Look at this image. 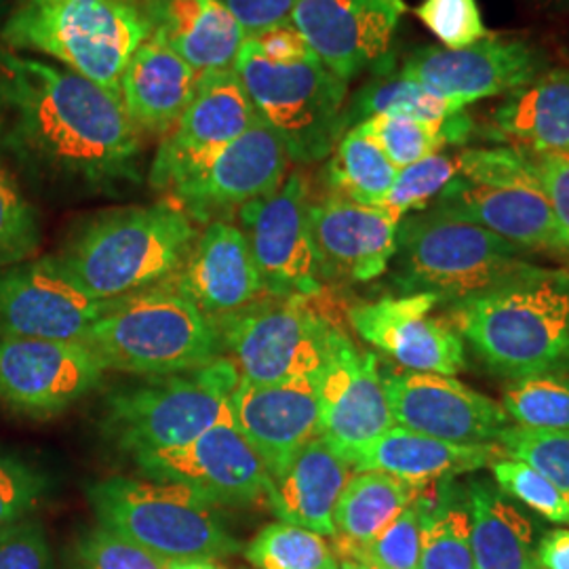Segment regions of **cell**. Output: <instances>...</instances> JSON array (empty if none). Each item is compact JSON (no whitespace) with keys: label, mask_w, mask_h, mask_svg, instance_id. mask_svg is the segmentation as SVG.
<instances>
[{"label":"cell","mask_w":569,"mask_h":569,"mask_svg":"<svg viewBox=\"0 0 569 569\" xmlns=\"http://www.w3.org/2000/svg\"><path fill=\"white\" fill-rule=\"evenodd\" d=\"M397 171L382 148L357 124L346 131L329 154L327 186L331 194L348 201L380 207L387 201Z\"/></svg>","instance_id":"34"},{"label":"cell","mask_w":569,"mask_h":569,"mask_svg":"<svg viewBox=\"0 0 569 569\" xmlns=\"http://www.w3.org/2000/svg\"><path fill=\"white\" fill-rule=\"evenodd\" d=\"M395 427L458 446L498 443L515 427L502 403L451 376L403 371L385 378Z\"/></svg>","instance_id":"18"},{"label":"cell","mask_w":569,"mask_h":569,"mask_svg":"<svg viewBox=\"0 0 569 569\" xmlns=\"http://www.w3.org/2000/svg\"><path fill=\"white\" fill-rule=\"evenodd\" d=\"M230 411L232 425L260 456L270 479L281 475L296 453L321 435L317 376L281 385L239 380Z\"/></svg>","instance_id":"23"},{"label":"cell","mask_w":569,"mask_h":569,"mask_svg":"<svg viewBox=\"0 0 569 569\" xmlns=\"http://www.w3.org/2000/svg\"><path fill=\"white\" fill-rule=\"evenodd\" d=\"M481 136L526 152L569 150V68H549L502 96Z\"/></svg>","instance_id":"30"},{"label":"cell","mask_w":569,"mask_h":569,"mask_svg":"<svg viewBox=\"0 0 569 569\" xmlns=\"http://www.w3.org/2000/svg\"><path fill=\"white\" fill-rule=\"evenodd\" d=\"M435 483H413L378 470H357L333 510L336 555L369 545Z\"/></svg>","instance_id":"32"},{"label":"cell","mask_w":569,"mask_h":569,"mask_svg":"<svg viewBox=\"0 0 569 569\" xmlns=\"http://www.w3.org/2000/svg\"><path fill=\"white\" fill-rule=\"evenodd\" d=\"M241 21L247 37H256L266 28L291 20L293 9L300 0H222Z\"/></svg>","instance_id":"50"},{"label":"cell","mask_w":569,"mask_h":569,"mask_svg":"<svg viewBox=\"0 0 569 569\" xmlns=\"http://www.w3.org/2000/svg\"><path fill=\"white\" fill-rule=\"evenodd\" d=\"M507 458L526 462L545 475L569 500V432L510 427L498 439Z\"/></svg>","instance_id":"42"},{"label":"cell","mask_w":569,"mask_h":569,"mask_svg":"<svg viewBox=\"0 0 569 569\" xmlns=\"http://www.w3.org/2000/svg\"><path fill=\"white\" fill-rule=\"evenodd\" d=\"M399 220L385 207L327 194L310 204V232L323 281L367 283L387 272L397 251Z\"/></svg>","instance_id":"24"},{"label":"cell","mask_w":569,"mask_h":569,"mask_svg":"<svg viewBox=\"0 0 569 569\" xmlns=\"http://www.w3.org/2000/svg\"><path fill=\"white\" fill-rule=\"evenodd\" d=\"M98 523L122 538L173 559H224L241 550L222 507L173 481L110 477L89 488Z\"/></svg>","instance_id":"8"},{"label":"cell","mask_w":569,"mask_h":569,"mask_svg":"<svg viewBox=\"0 0 569 569\" xmlns=\"http://www.w3.org/2000/svg\"><path fill=\"white\" fill-rule=\"evenodd\" d=\"M143 7L152 37L199 74L232 68L247 41L241 21L222 0H148Z\"/></svg>","instance_id":"27"},{"label":"cell","mask_w":569,"mask_h":569,"mask_svg":"<svg viewBox=\"0 0 569 569\" xmlns=\"http://www.w3.org/2000/svg\"><path fill=\"white\" fill-rule=\"evenodd\" d=\"M392 264L401 296L432 293L448 306L545 268L529 262L521 247L435 207L399 222Z\"/></svg>","instance_id":"5"},{"label":"cell","mask_w":569,"mask_h":569,"mask_svg":"<svg viewBox=\"0 0 569 569\" xmlns=\"http://www.w3.org/2000/svg\"><path fill=\"white\" fill-rule=\"evenodd\" d=\"M197 237L176 203L124 207L81 226L56 262L87 296L112 302L171 279Z\"/></svg>","instance_id":"3"},{"label":"cell","mask_w":569,"mask_h":569,"mask_svg":"<svg viewBox=\"0 0 569 569\" xmlns=\"http://www.w3.org/2000/svg\"><path fill=\"white\" fill-rule=\"evenodd\" d=\"M106 371L84 342L0 338V406L51 418L100 387Z\"/></svg>","instance_id":"13"},{"label":"cell","mask_w":569,"mask_h":569,"mask_svg":"<svg viewBox=\"0 0 569 569\" xmlns=\"http://www.w3.org/2000/svg\"><path fill=\"white\" fill-rule=\"evenodd\" d=\"M359 127L382 148L388 161L397 169L443 152L448 146H462L477 133V122L465 110L446 121L376 114L359 122Z\"/></svg>","instance_id":"33"},{"label":"cell","mask_w":569,"mask_h":569,"mask_svg":"<svg viewBox=\"0 0 569 569\" xmlns=\"http://www.w3.org/2000/svg\"><path fill=\"white\" fill-rule=\"evenodd\" d=\"M108 305L87 296L56 258L0 268V338L84 342Z\"/></svg>","instance_id":"17"},{"label":"cell","mask_w":569,"mask_h":569,"mask_svg":"<svg viewBox=\"0 0 569 569\" xmlns=\"http://www.w3.org/2000/svg\"><path fill=\"white\" fill-rule=\"evenodd\" d=\"M44 477L18 458L0 453V528L28 517L44 493Z\"/></svg>","instance_id":"46"},{"label":"cell","mask_w":569,"mask_h":569,"mask_svg":"<svg viewBox=\"0 0 569 569\" xmlns=\"http://www.w3.org/2000/svg\"><path fill=\"white\" fill-rule=\"evenodd\" d=\"M420 569H477L467 483L456 477L441 479L435 486L422 533Z\"/></svg>","instance_id":"35"},{"label":"cell","mask_w":569,"mask_h":569,"mask_svg":"<svg viewBox=\"0 0 569 569\" xmlns=\"http://www.w3.org/2000/svg\"><path fill=\"white\" fill-rule=\"evenodd\" d=\"M477 569H542L536 559L533 523L515 500L483 477L467 481Z\"/></svg>","instance_id":"31"},{"label":"cell","mask_w":569,"mask_h":569,"mask_svg":"<svg viewBox=\"0 0 569 569\" xmlns=\"http://www.w3.org/2000/svg\"><path fill=\"white\" fill-rule=\"evenodd\" d=\"M234 72L258 117L279 136L289 161L310 164L327 159L345 136L348 82L321 60L272 63L247 37Z\"/></svg>","instance_id":"10"},{"label":"cell","mask_w":569,"mask_h":569,"mask_svg":"<svg viewBox=\"0 0 569 569\" xmlns=\"http://www.w3.org/2000/svg\"><path fill=\"white\" fill-rule=\"evenodd\" d=\"M413 13L448 49L470 47L489 37L477 0H422Z\"/></svg>","instance_id":"44"},{"label":"cell","mask_w":569,"mask_h":569,"mask_svg":"<svg viewBox=\"0 0 569 569\" xmlns=\"http://www.w3.org/2000/svg\"><path fill=\"white\" fill-rule=\"evenodd\" d=\"M547 70L549 60L536 44L488 37L462 49L420 47L407 56L399 74L468 106L502 98Z\"/></svg>","instance_id":"15"},{"label":"cell","mask_w":569,"mask_h":569,"mask_svg":"<svg viewBox=\"0 0 569 569\" xmlns=\"http://www.w3.org/2000/svg\"><path fill=\"white\" fill-rule=\"evenodd\" d=\"M164 569H226L218 559L207 557H194V559H173L167 561Z\"/></svg>","instance_id":"52"},{"label":"cell","mask_w":569,"mask_h":569,"mask_svg":"<svg viewBox=\"0 0 569 569\" xmlns=\"http://www.w3.org/2000/svg\"><path fill=\"white\" fill-rule=\"evenodd\" d=\"M517 427L569 432V378L561 373L512 382L502 401Z\"/></svg>","instance_id":"39"},{"label":"cell","mask_w":569,"mask_h":569,"mask_svg":"<svg viewBox=\"0 0 569 569\" xmlns=\"http://www.w3.org/2000/svg\"><path fill=\"white\" fill-rule=\"evenodd\" d=\"M152 34L142 0H20L0 39L37 51L121 98L127 63Z\"/></svg>","instance_id":"4"},{"label":"cell","mask_w":569,"mask_h":569,"mask_svg":"<svg viewBox=\"0 0 569 569\" xmlns=\"http://www.w3.org/2000/svg\"><path fill=\"white\" fill-rule=\"evenodd\" d=\"M167 561L112 529H87L77 542V569H164Z\"/></svg>","instance_id":"45"},{"label":"cell","mask_w":569,"mask_h":569,"mask_svg":"<svg viewBox=\"0 0 569 569\" xmlns=\"http://www.w3.org/2000/svg\"><path fill=\"white\" fill-rule=\"evenodd\" d=\"M239 371L230 359L157 376L140 387L112 395L106 428L114 443L133 458L182 448L222 422H232L230 399Z\"/></svg>","instance_id":"9"},{"label":"cell","mask_w":569,"mask_h":569,"mask_svg":"<svg viewBox=\"0 0 569 569\" xmlns=\"http://www.w3.org/2000/svg\"><path fill=\"white\" fill-rule=\"evenodd\" d=\"M0 140L32 173L91 190L136 180L142 154L119 96L11 49H0Z\"/></svg>","instance_id":"1"},{"label":"cell","mask_w":569,"mask_h":569,"mask_svg":"<svg viewBox=\"0 0 569 569\" xmlns=\"http://www.w3.org/2000/svg\"><path fill=\"white\" fill-rule=\"evenodd\" d=\"M406 0H300L291 21L317 58L342 81L390 72Z\"/></svg>","instance_id":"16"},{"label":"cell","mask_w":569,"mask_h":569,"mask_svg":"<svg viewBox=\"0 0 569 569\" xmlns=\"http://www.w3.org/2000/svg\"><path fill=\"white\" fill-rule=\"evenodd\" d=\"M244 559L256 569H342L326 536L283 521L260 529Z\"/></svg>","instance_id":"37"},{"label":"cell","mask_w":569,"mask_h":569,"mask_svg":"<svg viewBox=\"0 0 569 569\" xmlns=\"http://www.w3.org/2000/svg\"><path fill=\"white\" fill-rule=\"evenodd\" d=\"M256 49L272 63H305V61L319 60L317 53L310 49L302 32L296 28L291 20L281 21L277 26H270L256 37H249Z\"/></svg>","instance_id":"49"},{"label":"cell","mask_w":569,"mask_h":569,"mask_svg":"<svg viewBox=\"0 0 569 569\" xmlns=\"http://www.w3.org/2000/svg\"><path fill=\"white\" fill-rule=\"evenodd\" d=\"M467 106L443 98L427 89L420 82L406 79L401 74L382 72L363 84L345 108V129L366 121L376 114H401L425 121H446L462 112Z\"/></svg>","instance_id":"36"},{"label":"cell","mask_w":569,"mask_h":569,"mask_svg":"<svg viewBox=\"0 0 569 569\" xmlns=\"http://www.w3.org/2000/svg\"><path fill=\"white\" fill-rule=\"evenodd\" d=\"M439 305L432 293L388 296L352 306L348 319L363 342L392 357L407 371L456 378L467 366L465 340L446 319L430 315Z\"/></svg>","instance_id":"21"},{"label":"cell","mask_w":569,"mask_h":569,"mask_svg":"<svg viewBox=\"0 0 569 569\" xmlns=\"http://www.w3.org/2000/svg\"><path fill=\"white\" fill-rule=\"evenodd\" d=\"M310 186L293 171L270 194L239 209V222L264 284V296L312 298L323 277L310 232Z\"/></svg>","instance_id":"12"},{"label":"cell","mask_w":569,"mask_h":569,"mask_svg":"<svg viewBox=\"0 0 569 569\" xmlns=\"http://www.w3.org/2000/svg\"><path fill=\"white\" fill-rule=\"evenodd\" d=\"M11 11H13V0H0V32H2L4 23L9 20Z\"/></svg>","instance_id":"53"},{"label":"cell","mask_w":569,"mask_h":569,"mask_svg":"<svg viewBox=\"0 0 569 569\" xmlns=\"http://www.w3.org/2000/svg\"><path fill=\"white\" fill-rule=\"evenodd\" d=\"M207 317L220 319L264 296V284L239 226L209 222L182 268L167 279Z\"/></svg>","instance_id":"25"},{"label":"cell","mask_w":569,"mask_h":569,"mask_svg":"<svg viewBox=\"0 0 569 569\" xmlns=\"http://www.w3.org/2000/svg\"><path fill=\"white\" fill-rule=\"evenodd\" d=\"M142 2H148V0H142Z\"/></svg>","instance_id":"56"},{"label":"cell","mask_w":569,"mask_h":569,"mask_svg":"<svg viewBox=\"0 0 569 569\" xmlns=\"http://www.w3.org/2000/svg\"><path fill=\"white\" fill-rule=\"evenodd\" d=\"M315 298V296H312ZM312 298L262 296L256 302L213 319L224 355L251 385H281L317 376L345 331Z\"/></svg>","instance_id":"11"},{"label":"cell","mask_w":569,"mask_h":569,"mask_svg":"<svg viewBox=\"0 0 569 569\" xmlns=\"http://www.w3.org/2000/svg\"><path fill=\"white\" fill-rule=\"evenodd\" d=\"M352 475L345 456L319 435L270 479L264 500L279 521L333 538V510Z\"/></svg>","instance_id":"26"},{"label":"cell","mask_w":569,"mask_h":569,"mask_svg":"<svg viewBox=\"0 0 569 569\" xmlns=\"http://www.w3.org/2000/svg\"><path fill=\"white\" fill-rule=\"evenodd\" d=\"M458 152H437L418 163L407 164L397 171L395 183L388 192L387 201L380 204L392 213L399 222L428 209L458 176Z\"/></svg>","instance_id":"40"},{"label":"cell","mask_w":569,"mask_h":569,"mask_svg":"<svg viewBox=\"0 0 569 569\" xmlns=\"http://www.w3.org/2000/svg\"><path fill=\"white\" fill-rule=\"evenodd\" d=\"M437 486V483H435ZM435 486L418 496L387 529H382L369 545L338 552V559L357 561L378 569H420L422 533L428 510L432 505Z\"/></svg>","instance_id":"38"},{"label":"cell","mask_w":569,"mask_h":569,"mask_svg":"<svg viewBox=\"0 0 569 569\" xmlns=\"http://www.w3.org/2000/svg\"><path fill=\"white\" fill-rule=\"evenodd\" d=\"M507 458L498 443L458 446L407 428L392 427L366 448L357 449L352 470H378L413 483H437L488 468Z\"/></svg>","instance_id":"28"},{"label":"cell","mask_w":569,"mask_h":569,"mask_svg":"<svg viewBox=\"0 0 569 569\" xmlns=\"http://www.w3.org/2000/svg\"><path fill=\"white\" fill-rule=\"evenodd\" d=\"M489 468L493 475V483L502 489L510 500L528 507L550 523L569 526L568 498L536 468L512 458H502Z\"/></svg>","instance_id":"43"},{"label":"cell","mask_w":569,"mask_h":569,"mask_svg":"<svg viewBox=\"0 0 569 569\" xmlns=\"http://www.w3.org/2000/svg\"><path fill=\"white\" fill-rule=\"evenodd\" d=\"M557 224L569 244V150L529 152Z\"/></svg>","instance_id":"48"},{"label":"cell","mask_w":569,"mask_h":569,"mask_svg":"<svg viewBox=\"0 0 569 569\" xmlns=\"http://www.w3.org/2000/svg\"><path fill=\"white\" fill-rule=\"evenodd\" d=\"M458 176L430 207L481 226L523 251L568 256L531 154L510 146L458 152Z\"/></svg>","instance_id":"7"},{"label":"cell","mask_w":569,"mask_h":569,"mask_svg":"<svg viewBox=\"0 0 569 569\" xmlns=\"http://www.w3.org/2000/svg\"><path fill=\"white\" fill-rule=\"evenodd\" d=\"M367 569H378V568H369V566H366Z\"/></svg>","instance_id":"55"},{"label":"cell","mask_w":569,"mask_h":569,"mask_svg":"<svg viewBox=\"0 0 569 569\" xmlns=\"http://www.w3.org/2000/svg\"><path fill=\"white\" fill-rule=\"evenodd\" d=\"M258 119L234 68L203 72L180 121L163 136L150 167V183L159 190H173Z\"/></svg>","instance_id":"14"},{"label":"cell","mask_w":569,"mask_h":569,"mask_svg":"<svg viewBox=\"0 0 569 569\" xmlns=\"http://www.w3.org/2000/svg\"><path fill=\"white\" fill-rule=\"evenodd\" d=\"M148 479L173 481L218 507L251 505L266 498L264 462L232 422H222L182 448L133 458Z\"/></svg>","instance_id":"19"},{"label":"cell","mask_w":569,"mask_h":569,"mask_svg":"<svg viewBox=\"0 0 569 569\" xmlns=\"http://www.w3.org/2000/svg\"><path fill=\"white\" fill-rule=\"evenodd\" d=\"M536 559L542 569H569V529L547 531L536 545Z\"/></svg>","instance_id":"51"},{"label":"cell","mask_w":569,"mask_h":569,"mask_svg":"<svg viewBox=\"0 0 569 569\" xmlns=\"http://www.w3.org/2000/svg\"><path fill=\"white\" fill-rule=\"evenodd\" d=\"M340 566H342V569H367L363 563H357V561H348V559H340Z\"/></svg>","instance_id":"54"},{"label":"cell","mask_w":569,"mask_h":569,"mask_svg":"<svg viewBox=\"0 0 569 569\" xmlns=\"http://www.w3.org/2000/svg\"><path fill=\"white\" fill-rule=\"evenodd\" d=\"M0 569H53L51 547L37 519L23 517L0 528Z\"/></svg>","instance_id":"47"},{"label":"cell","mask_w":569,"mask_h":569,"mask_svg":"<svg viewBox=\"0 0 569 569\" xmlns=\"http://www.w3.org/2000/svg\"><path fill=\"white\" fill-rule=\"evenodd\" d=\"M41 244V222L16 176L0 163V268L28 262Z\"/></svg>","instance_id":"41"},{"label":"cell","mask_w":569,"mask_h":569,"mask_svg":"<svg viewBox=\"0 0 569 569\" xmlns=\"http://www.w3.org/2000/svg\"><path fill=\"white\" fill-rule=\"evenodd\" d=\"M84 345L106 369L171 376L224 359L216 321L171 284L112 300L89 329Z\"/></svg>","instance_id":"6"},{"label":"cell","mask_w":569,"mask_h":569,"mask_svg":"<svg viewBox=\"0 0 569 569\" xmlns=\"http://www.w3.org/2000/svg\"><path fill=\"white\" fill-rule=\"evenodd\" d=\"M289 167V154L279 136L262 119L228 143L203 169L178 183L171 192L190 220L209 222L243 204L274 192Z\"/></svg>","instance_id":"20"},{"label":"cell","mask_w":569,"mask_h":569,"mask_svg":"<svg viewBox=\"0 0 569 569\" xmlns=\"http://www.w3.org/2000/svg\"><path fill=\"white\" fill-rule=\"evenodd\" d=\"M317 387L321 437L346 460L395 427L378 357L352 345L345 331L317 373Z\"/></svg>","instance_id":"22"},{"label":"cell","mask_w":569,"mask_h":569,"mask_svg":"<svg viewBox=\"0 0 569 569\" xmlns=\"http://www.w3.org/2000/svg\"><path fill=\"white\" fill-rule=\"evenodd\" d=\"M199 72L150 34L127 63L121 103L140 133L167 136L194 98Z\"/></svg>","instance_id":"29"},{"label":"cell","mask_w":569,"mask_h":569,"mask_svg":"<svg viewBox=\"0 0 569 569\" xmlns=\"http://www.w3.org/2000/svg\"><path fill=\"white\" fill-rule=\"evenodd\" d=\"M446 321L512 382L569 366V272L542 268L448 308Z\"/></svg>","instance_id":"2"}]
</instances>
